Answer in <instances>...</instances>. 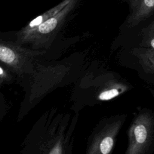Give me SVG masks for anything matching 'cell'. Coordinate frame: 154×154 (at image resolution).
<instances>
[{
	"label": "cell",
	"instance_id": "obj_6",
	"mask_svg": "<svg viewBox=\"0 0 154 154\" xmlns=\"http://www.w3.org/2000/svg\"><path fill=\"white\" fill-rule=\"evenodd\" d=\"M137 28L138 29L137 46L154 49V19Z\"/></svg>",
	"mask_w": 154,
	"mask_h": 154
},
{
	"label": "cell",
	"instance_id": "obj_2",
	"mask_svg": "<svg viewBox=\"0 0 154 154\" xmlns=\"http://www.w3.org/2000/svg\"><path fill=\"white\" fill-rule=\"evenodd\" d=\"M129 14L126 26L137 28L154 19V0H128Z\"/></svg>",
	"mask_w": 154,
	"mask_h": 154
},
{
	"label": "cell",
	"instance_id": "obj_5",
	"mask_svg": "<svg viewBox=\"0 0 154 154\" xmlns=\"http://www.w3.org/2000/svg\"><path fill=\"white\" fill-rule=\"evenodd\" d=\"M72 0H63L60 4L51 8L48 11L45 13L42 14L39 16L37 17L32 20H31L20 32V35L22 37H25L26 35L34 30L36 28H37L40 24L52 16L57 14L60 10H61L64 7H66Z\"/></svg>",
	"mask_w": 154,
	"mask_h": 154
},
{
	"label": "cell",
	"instance_id": "obj_9",
	"mask_svg": "<svg viewBox=\"0 0 154 154\" xmlns=\"http://www.w3.org/2000/svg\"><path fill=\"white\" fill-rule=\"evenodd\" d=\"M149 90L150 93L151 94V95L152 96V97H153V99H154V88H149Z\"/></svg>",
	"mask_w": 154,
	"mask_h": 154
},
{
	"label": "cell",
	"instance_id": "obj_4",
	"mask_svg": "<svg viewBox=\"0 0 154 154\" xmlns=\"http://www.w3.org/2000/svg\"><path fill=\"white\" fill-rule=\"evenodd\" d=\"M78 0H72L57 14L52 16L34 30L23 37L25 38H40L52 34L58 30L70 11L76 5Z\"/></svg>",
	"mask_w": 154,
	"mask_h": 154
},
{
	"label": "cell",
	"instance_id": "obj_7",
	"mask_svg": "<svg viewBox=\"0 0 154 154\" xmlns=\"http://www.w3.org/2000/svg\"><path fill=\"white\" fill-rule=\"evenodd\" d=\"M114 144L113 139L111 137H105L100 144V150L103 154H108L110 152Z\"/></svg>",
	"mask_w": 154,
	"mask_h": 154
},
{
	"label": "cell",
	"instance_id": "obj_8",
	"mask_svg": "<svg viewBox=\"0 0 154 154\" xmlns=\"http://www.w3.org/2000/svg\"><path fill=\"white\" fill-rule=\"evenodd\" d=\"M123 90H119L117 88H112L101 93L99 96V99L102 100H108L117 96L120 93L124 91Z\"/></svg>",
	"mask_w": 154,
	"mask_h": 154
},
{
	"label": "cell",
	"instance_id": "obj_3",
	"mask_svg": "<svg viewBox=\"0 0 154 154\" xmlns=\"http://www.w3.org/2000/svg\"><path fill=\"white\" fill-rule=\"evenodd\" d=\"M131 53L141 78L147 83L154 85V49L137 46Z\"/></svg>",
	"mask_w": 154,
	"mask_h": 154
},
{
	"label": "cell",
	"instance_id": "obj_1",
	"mask_svg": "<svg viewBox=\"0 0 154 154\" xmlns=\"http://www.w3.org/2000/svg\"><path fill=\"white\" fill-rule=\"evenodd\" d=\"M128 154H151L154 151V112L142 109L134 120L128 132Z\"/></svg>",
	"mask_w": 154,
	"mask_h": 154
}]
</instances>
